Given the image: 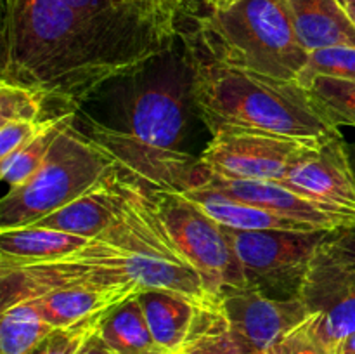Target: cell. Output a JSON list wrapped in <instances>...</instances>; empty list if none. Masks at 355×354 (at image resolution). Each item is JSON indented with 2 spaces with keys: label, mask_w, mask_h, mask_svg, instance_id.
Wrapping results in <instances>:
<instances>
[{
  "label": "cell",
  "mask_w": 355,
  "mask_h": 354,
  "mask_svg": "<svg viewBox=\"0 0 355 354\" xmlns=\"http://www.w3.org/2000/svg\"><path fill=\"white\" fill-rule=\"evenodd\" d=\"M78 354H114V353L106 346V342L101 339L99 332H97L96 335L90 337L89 342L83 346V349L80 351Z\"/></svg>",
  "instance_id": "1f68e13d"
},
{
  "label": "cell",
  "mask_w": 355,
  "mask_h": 354,
  "mask_svg": "<svg viewBox=\"0 0 355 354\" xmlns=\"http://www.w3.org/2000/svg\"><path fill=\"white\" fill-rule=\"evenodd\" d=\"M304 87L333 125L355 127V82L318 75L307 80Z\"/></svg>",
  "instance_id": "cb8c5ba5"
},
{
  "label": "cell",
  "mask_w": 355,
  "mask_h": 354,
  "mask_svg": "<svg viewBox=\"0 0 355 354\" xmlns=\"http://www.w3.org/2000/svg\"><path fill=\"white\" fill-rule=\"evenodd\" d=\"M300 298L312 312V328L336 354L340 344L355 333V271L333 259L324 246L311 264Z\"/></svg>",
  "instance_id": "30bf717a"
},
{
  "label": "cell",
  "mask_w": 355,
  "mask_h": 354,
  "mask_svg": "<svg viewBox=\"0 0 355 354\" xmlns=\"http://www.w3.org/2000/svg\"><path fill=\"white\" fill-rule=\"evenodd\" d=\"M335 231H239L227 235L241 260L246 287L274 298L300 297L315 253Z\"/></svg>",
  "instance_id": "ba28073f"
},
{
  "label": "cell",
  "mask_w": 355,
  "mask_h": 354,
  "mask_svg": "<svg viewBox=\"0 0 355 354\" xmlns=\"http://www.w3.org/2000/svg\"><path fill=\"white\" fill-rule=\"evenodd\" d=\"M184 125L179 87L162 82L135 97L127 128L92 121L89 137L111 156L121 174L149 189L186 191L205 183L207 169L180 148Z\"/></svg>",
  "instance_id": "277c9868"
},
{
  "label": "cell",
  "mask_w": 355,
  "mask_h": 354,
  "mask_svg": "<svg viewBox=\"0 0 355 354\" xmlns=\"http://www.w3.org/2000/svg\"><path fill=\"white\" fill-rule=\"evenodd\" d=\"M110 312L96 314L64 328H54L31 349L30 354H78L90 337L99 332L101 323Z\"/></svg>",
  "instance_id": "d4e9b609"
},
{
  "label": "cell",
  "mask_w": 355,
  "mask_h": 354,
  "mask_svg": "<svg viewBox=\"0 0 355 354\" xmlns=\"http://www.w3.org/2000/svg\"><path fill=\"white\" fill-rule=\"evenodd\" d=\"M201 186L214 187L236 200L263 208L281 217L305 222L321 231H338L355 226V214L352 212L340 210L331 205L315 201L274 180L225 179L207 170L205 183Z\"/></svg>",
  "instance_id": "4fadbf2b"
},
{
  "label": "cell",
  "mask_w": 355,
  "mask_h": 354,
  "mask_svg": "<svg viewBox=\"0 0 355 354\" xmlns=\"http://www.w3.org/2000/svg\"><path fill=\"white\" fill-rule=\"evenodd\" d=\"M347 12H349V16L352 17V21H354V24H355V3H354V6H350L349 9H347Z\"/></svg>",
  "instance_id": "8d00e7d4"
},
{
  "label": "cell",
  "mask_w": 355,
  "mask_h": 354,
  "mask_svg": "<svg viewBox=\"0 0 355 354\" xmlns=\"http://www.w3.org/2000/svg\"><path fill=\"white\" fill-rule=\"evenodd\" d=\"M211 135L200 162L208 172L225 179L283 183L298 153L318 144L255 128L225 127Z\"/></svg>",
  "instance_id": "9c48e42d"
},
{
  "label": "cell",
  "mask_w": 355,
  "mask_h": 354,
  "mask_svg": "<svg viewBox=\"0 0 355 354\" xmlns=\"http://www.w3.org/2000/svg\"><path fill=\"white\" fill-rule=\"evenodd\" d=\"M182 351L187 354H259L245 337L229 325L220 304L217 307L201 309Z\"/></svg>",
  "instance_id": "7402d4cb"
},
{
  "label": "cell",
  "mask_w": 355,
  "mask_h": 354,
  "mask_svg": "<svg viewBox=\"0 0 355 354\" xmlns=\"http://www.w3.org/2000/svg\"><path fill=\"white\" fill-rule=\"evenodd\" d=\"M184 196L203 208L208 215L220 222L229 229L239 231H266V229H283V231H321L305 222L293 221V219L281 217L270 214L263 208L253 207L241 200L227 196L220 191L208 186L191 187V189L179 191Z\"/></svg>",
  "instance_id": "d6986e66"
},
{
  "label": "cell",
  "mask_w": 355,
  "mask_h": 354,
  "mask_svg": "<svg viewBox=\"0 0 355 354\" xmlns=\"http://www.w3.org/2000/svg\"><path fill=\"white\" fill-rule=\"evenodd\" d=\"M73 121H75V111L47 118L42 130L28 144H24L23 148L17 149L7 158L0 160V176H2L3 183L9 186V189H17L35 176L59 135L69 125H73Z\"/></svg>",
  "instance_id": "44dd1931"
},
{
  "label": "cell",
  "mask_w": 355,
  "mask_h": 354,
  "mask_svg": "<svg viewBox=\"0 0 355 354\" xmlns=\"http://www.w3.org/2000/svg\"><path fill=\"white\" fill-rule=\"evenodd\" d=\"M336 354H355V333L347 337L336 349Z\"/></svg>",
  "instance_id": "d6a6232c"
},
{
  "label": "cell",
  "mask_w": 355,
  "mask_h": 354,
  "mask_svg": "<svg viewBox=\"0 0 355 354\" xmlns=\"http://www.w3.org/2000/svg\"><path fill=\"white\" fill-rule=\"evenodd\" d=\"M318 75L355 82V47L343 45V47H328L311 52L307 68L298 83L305 85L307 80Z\"/></svg>",
  "instance_id": "4316f807"
},
{
  "label": "cell",
  "mask_w": 355,
  "mask_h": 354,
  "mask_svg": "<svg viewBox=\"0 0 355 354\" xmlns=\"http://www.w3.org/2000/svg\"><path fill=\"white\" fill-rule=\"evenodd\" d=\"M281 184L312 200L355 214V176L343 135L302 149Z\"/></svg>",
  "instance_id": "7c38bea8"
},
{
  "label": "cell",
  "mask_w": 355,
  "mask_h": 354,
  "mask_svg": "<svg viewBox=\"0 0 355 354\" xmlns=\"http://www.w3.org/2000/svg\"><path fill=\"white\" fill-rule=\"evenodd\" d=\"M220 309L229 325L259 354H272L288 333L312 316L300 297L274 298L248 287L222 292Z\"/></svg>",
  "instance_id": "8fae6325"
},
{
  "label": "cell",
  "mask_w": 355,
  "mask_h": 354,
  "mask_svg": "<svg viewBox=\"0 0 355 354\" xmlns=\"http://www.w3.org/2000/svg\"><path fill=\"white\" fill-rule=\"evenodd\" d=\"M137 295L103 319L99 337L114 354H168L153 337Z\"/></svg>",
  "instance_id": "ffe728a7"
},
{
  "label": "cell",
  "mask_w": 355,
  "mask_h": 354,
  "mask_svg": "<svg viewBox=\"0 0 355 354\" xmlns=\"http://www.w3.org/2000/svg\"><path fill=\"white\" fill-rule=\"evenodd\" d=\"M90 239L45 226L0 229V266L49 262L78 252Z\"/></svg>",
  "instance_id": "e0dca14e"
},
{
  "label": "cell",
  "mask_w": 355,
  "mask_h": 354,
  "mask_svg": "<svg viewBox=\"0 0 355 354\" xmlns=\"http://www.w3.org/2000/svg\"><path fill=\"white\" fill-rule=\"evenodd\" d=\"M312 318V316H311ZM311 318L288 333L283 340L276 346L272 354H333L324 344L319 340L312 328Z\"/></svg>",
  "instance_id": "f546056e"
},
{
  "label": "cell",
  "mask_w": 355,
  "mask_h": 354,
  "mask_svg": "<svg viewBox=\"0 0 355 354\" xmlns=\"http://www.w3.org/2000/svg\"><path fill=\"white\" fill-rule=\"evenodd\" d=\"M338 2L342 3V6L345 7V9H349L350 6H354V3H355V0H338Z\"/></svg>",
  "instance_id": "d590c367"
},
{
  "label": "cell",
  "mask_w": 355,
  "mask_h": 354,
  "mask_svg": "<svg viewBox=\"0 0 355 354\" xmlns=\"http://www.w3.org/2000/svg\"><path fill=\"white\" fill-rule=\"evenodd\" d=\"M194 33L218 61L300 82L309 52L298 40L288 0H236L198 17Z\"/></svg>",
  "instance_id": "5b68a950"
},
{
  "label": "cell",
  "mask_w": 355,
  "mask_h": 354,
  "mask_svg": "<svg viewBox=\"0 0 355 354\" xmlns=\"http://www.w3.org/2000/svg\"><path fill=\"white\" fill-rule=\"evenodd\" d=\"M322 246L342 266L355 271V226L331 233Z\"/></svg>",
  "instance_id": "4dcf8cb0"
},
{
  "label": "cell",
  "mask_w": 355,
  "mask_h": 354,
  "mask_svg": "<svg viewBox=\"0 0 355 354\" xmlns=\"http://www.w3.org/2000/svg\"><path fill=\"white\" fill-rule=\"evenodd\" d=\"M180 37L191 96L211 134L225 127L255 128L309 142L342 135L298 82L225 65L205 49L194 30Z\"/></svg>",
  "instance_id": "3957f363"
},
{
  "label": "cell",
  "mask_w": 355,
  "mask_h": 354,
  "mask_svg": "<svg viewBox=\"0 0 355 354\" xmlns=\"http://www.w3.org/2000/svg\"><path fill=\"white\" fill-rule=\"evenodd\" d=\"M47 97L37 89L0 80V124L10 120H40Z\"/></svg>",
  "instance_id": "484cf974"
},
{
  "label": "cell",
  "mask_w": 355,
  "mask_h": 354,
  "mask_svg": "<svg viewBox=\"0 0 355 354\" xmlns=\"http://www.w3.org/2000/svg\"><path fill=\"white\" fill-rule=\"evenodd\" d=\"M45 120H10L0 124V160L7 158L31 141L44 127Z\"/></svg>",
  "instance_id": "f1b7e54d"
},
{
  "label": "cell",
  "mask_w": 355,
  "mask_h": 354,
  "mask_svg": "<svg viewBox=\"0 0 355 354\" xmlns=\"http://www.w3.org/2000/svg\"><path fill=\"white\" fill-rule=\"evenodd\" d=\"M149 194L173 243L200 271L215 297L220 298L229 288L246 287L241 260L225 226L179 191L149 189Z\"/></svg>",
  "instance_id": "52a82bcc"
},
{
  "label": "cell",
  "mask_w": 355,
  "mask_h": 354,
  "mask_svg": "<svg viewBox=\"0 0 355 354\" xmlns=\"http://www.w3.org/2000/svg\"><path fill=\"white\" fill-rule=\"evenodd\" d=\"M205 2H207V6L210 7V10H222L225 9V7L232 6L236 0H205Z\"/></svg>",
  "instance_id": "836d02e7"
},
{
  "label": "cell",
  "mask_w": 355,
  "mask_h": 354,
  "mask_svg": "<svg viewBox=\"0 0 355 354\" xmlns=\"http://www.w3.org/2000/svg\"><path fill=\"white\" fill-rule=\"evenodd\" d=\"M295 31L305 51L355 47V24L338 0H288Z\"/></svg>",
  "instance_id": "2e32d148"
},
{
  "label": "cell",
  "mask_w": 355,
  "mask_h": 354,
  "mask_svg": "<svg viewBox=\"0 0 355 354\" xmlns=\"http://www.w3.org/2000/svg\"><path fill=\"white\" fill-rule=\"evenodd\" d=\"M0 316V354H30L54 330L30 301L2 309Z\"/></svg>",
  "instance_id": "603a6c76"
},
{
  "label": "cell",
  "mask_w": 355,
  "mask_h": 354,
  "mask_svg": "<svg viewBox=\"0 0 355 354\" xmlns=\"http://www.w3.org/2000/svg\"><path fill=\"white\" fill-rule=\"evenodd\" d=\"M69 283H137L142 290L182 295L201 309L220 304L173 243L148 186L130 177L116 221L78 252L49 262L0 266L2 309Z\"/></svg>",
  "instance_id": "7a4b0ae2"
},
{
  "label": "cell",
  "mask_w": 355,
  "mask_h": 354,
  "mask_svg": "<svg viewBox=\"0 0 355 354\" xmlns=\"http://www.w3.org/2000/svg\"><path fill=\"white\" fill-rule=\"evenodd\" d=\"M137 298L156 342L168 354L180 353L196 325L200 305L165 290H142Z\"/></svg>",
  "instance_id": "ac0fdd59"
},
{
  "label": "cell",
  "mask_w": 355,
  "mask_h": 354,
  "mask_svg": "<svg viewBox=\"0 0 355 354\" xmlns=\"http://www.w3.org/2000/svg\"><path fill=\"white\" fill-rule=\"evenodd\" d=\"M73 9L90 16L123 12L139 9H177L184 10V0H62Z\"/></svg>",
  "instance_id": "83f0119b"
},
{
  "label": "cell",
  "mask_w": 355,
  "mask_h": 354,
  "mask_svg": "<svg viewBox=\"0 0 355 354\" xmlns=\"http://www.w3.org/2000/svg\"><path fill=\"white\" fill-rule=\"evenodd\" d=\"M125 196H127V176L116 170L99 186L38 221L37 226L94 239L116 221L123 208Z\"/></svg>",
  "instance_id": "9a60e30c"
},
{
  "label": "cell",
  "mask_w": 355,
  "mask_h": 354,
  "mask_svg": "<svg viewBox=\"0 0 355 354\" xmlns=\"http://www.w3.org/2000/svg\"><path fill=\"white\" fill-rule=\"evenodd\" d=\"M347 155H349L350 167H352L354 176H355V141H352V142H347Z\"/></svg>",
  "instance_id": "e575fe53"
},
{
  "label": "cell",
  "mask_w": 355,
  "mask_h": 354,
  "mask_svg": "<svg viewBox=\"0 0 355 354\" xmlns=\"http://www.w3.org/2000/svg\"><path fill=\"white\" fill-rule=\"evenodd\" d=\"M177 9L90 14L62 0H2L0 80L76 111L104 83L141 71L180 35Z\"/></svg>",
  "instance_id": "6da1fadb"
},
{
  "label": "cell",
  "mask_w": 355,
  "mask_h": 354,
  "mask_svg": "<svg viewBox=\"0 0 355 354\" xmlns=\"http://www.w3.org/2000/svg\"><path fill=\"white\" fill-rule=\"evenodd\" d=\"M177 354H187V353H186V351H180V353H177Z\"/></svg>",
  "instance_id": "74e56055"
},
{
  "label": "cell",
  "mask_w": 355,
  "mask_h": 354,
  "mask_svg": "<svg viewBox=\"0 0 355 354\" xmlns=\"http://www.w3.org/2000/svg\"><path fill=\"white\" fill-rule=\"evenodd\" d=\"M116 170V163L101 146L69 125L35 176L2 198L0 229L37 224L99 186Z\"/></svg>",
  "instance_id": "8992f818"
},
{
  "label": "cell",
  "mask_w": 355,
  "mask_h": 354,
  "mask_svg": "<svg viewBox=\"0 0 355 354\" xmlns=\"http://www.w3.org/2000/svg\"><path fill=\"white\" fill-rule=\"evenodd\" d=\"M141 292L142 287L137 283H69L52 288L30 302H33L52 328H64L96 314L113 311Z\"/></svg>",
  "instance_id": "5bb4252c"
}]
</instances>
